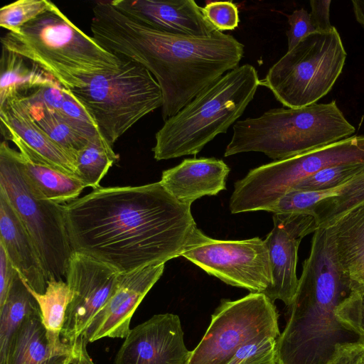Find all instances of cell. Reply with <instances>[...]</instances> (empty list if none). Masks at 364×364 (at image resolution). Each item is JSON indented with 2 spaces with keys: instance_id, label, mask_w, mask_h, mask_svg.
<instances>
[{
  "instance_id": "1",
  "label": "cell",
  "mask_w": 364,
  "mask_h": 364,
  "mask_svg": "<svg viewBox=\"0 0 364 364\" xmlns=\"http://www.w3.org/2000/svg\"><path fill=\"white\" fill-rule=\"evenodd\" d=\"M191 206L160 181L100 187L65 204L73 252L121 274L180 257L197 228Z\"/></svg>"
},
{
  "instance_id": "2",
  "label": "cell",
  "mask_w": 364,
  "mask_h": 364,
  "mask_svg": "<svg viewBox=\"0 0 364 364\" xmlns=\"http://www.w3.org/2000/svg\"><path fill=\"white\" fill-rule=\"evenodd\" d=\"M92 11L93 38L119 58L144 66L159 83L164 122L237 68L244 55L243 44L219 31L207 36L161 31L126 16L111 1H97Z\"/></svg>"
},
{
  "instance_id": "3",
  "label": "cell",
  "mask_w": 364,
  "mask_h": 364,
  "mask_svg": "<svg viewBox=\"0 0 364 364\" xmlns=\"http://www.w3.org/2000/svg\"><path fill=\"white\" fill-rule=\"evenodd\" d=\"M354 291L332 233L318 228L303 262L286 326L277 339V364H328L338 344L358 341L360 336L336 314Z\"/></svg>"
},
{
  "instance_id": "4",
  "label": "cell",
  "mask_w": 364,
  "mask_h": 364,
  "mask_svg": "<svg viewBox=\"0 0 364 364\" xmlns=\"http://www.w3.org/2000/svg\"><path fill=\"white\" fill-rule=\"evenodd\" d=\"M1 46L36 64L68 90L83 88L100 75L117 72L122 59L101 46L54 4L16 31Z\"/></svg>"
},
{
  "instance_id": "5",
  "label": "cell",
  "mask_w": 364,
  "mask_h": 364,
  "mask_svg": "<svg viewBox=\"0 0 364 364\" xmlns=\"http://www.w3.org/2000/svg\"><path fill=\"white\" fill-rule=\"evenodd\" d=\"M257 70L244 64L208 87L156 133V160L196 155L242 115L259 86Z\"/></svg>"
},
{
  "instance_id": "6",
  "label": "cell",
  "mask_w": 364,
  "mask_h": 364,
  "mask_svg": "<svg viewBox=\"0 0 364 364\" xmlns=\"http://www.w3.org/2000/svg\"><path fill=\"white\" fill-rule=\"evenodd\" d=\"M232 130L225 157L255 151L277 161L350 137L355 129L333 100L271 109L259 117L237 121Z\"/></svg>"
},
{
  "instance_id": "7",
  "label": "cell",
  "mask_w": 364,
  "mask_h": 364,
  "mask_svg": "<svg viewBox=\"0 0 364 364\" xmlns=\"http://www.w3.org/2000/svg\"><path fill=\"white\" fill-rule=\"evenodd\" d=\"M122 59L117 72L97 75L86 87L68 90L112 146L136 122L163 104L161 87L150 72L140 64Z\"/></svg>"
},
{
  "instance_id": "8",
  "label": "cell",
  "mask_w": 364,
  "mask_h": 364,
  "mask_svg": "<svg viewBox=\"0 0 364 364\" xmlns=\"http://www.w3.org/2000/svg\"><path fill=\"white\" fill-rule=\"evenodd\" d=\"M347 53L336 27L304 38L268 70L259 85L267 87L284 107L316 103L342 73Z\"/></svg>"
},
{
  "instance_id": "9",
  "label": "cell",
  "mask_w": 364,
  "mask_h": 364,
  "mask_svg": "<svg viewBox=\"0 0 364 364\" xmlns=\"http://www.w3.org/2000/svg\"><path fill=\"white\" fill-rule=\"evenodd\" d=\"M0 190L32 238L48 282L65 278L73 254L65 218V204L38 197L23 171V158L6 141L0 146Z\"/></svg>"
},
{
  "instance_id": "10",
  "label": "cell",
  "mask_w": 364,
  "mask_h": 364,
  "mask_svg": "<svg viewBox=\"0 0 364 364\" xmlns=\"http://www.w3.org/2000/svg\"><path fill=\"white\" fill-rule=\"evenodd\" d=\"M355 163L364 164V135L262 165L235 183L230 212L269 211L301 180L329 166Z\"/></svg>"
},
{
  "instance_id": "11",
  "label": "cell",
  "mask_w": 364,
  "mask_h": 364,
  "mask_svg": "<svg viewBox=\"0 0 364 364\" xmlns=\"http://www.w3.org/2000/svg\"><path fill=\"white\" fill-rule=\"evenodd\" d=\"M279 314L263 293L223 299L187 364H228L242 346L257 338L280 335Z\"/></svg>"
},
{
  "instance_id": "12",
  "label": "cell",
  "mask_w": 364,
  "mask_h": 364,
  "mask_svg": "<svg viewBox=\"0 0 364 364\" xmlns=\"http://www.w3.org/2000/svg\"><path fill=\"white\" fill-rule=\"evenodd\" d=\"M181 257L223 282L252 293L265 294L272 286L268 250L259 237L215 240L196 228Z\"/></svg>"
},
{
  "instance_id": "13",
  "label": "cell",
  "mask_w": 364,
  "mask_h": 364,
  "mask_svg": "<svg viewBox=\"0 0 364 364\" xmlns=\"http://www.w3.org/2000/svg\"><path fill=\"white\" fill-rule=\"evenodd\" d=\"M120 274L105 263L73 252L65 276L72 297L61 333L64 342L87 343L83 334L114 292Z\"/></svg>"
},
{
  "instance_id": "14",
  "label": "cell",
  "mask_w": 364,
  "mask_h": 364,
  "mask_svg": "<svg viewBox=\"0 0 364 364\" xmlns=\"http://www.w3.org/2000/svg\"><path fill=\"white\" fill-rule=\"evenodd\" d=\"M187 349L178 315L156 314L131 329L114 364H187Z\"/></svg>"
},
{
  "instance_id": "15",
  "label": "cell",
  "mask_w": 364,
  "mask_h": 364,
  "mask_svg": "<svg viewBox=\"0 0 364 364\" xmlns=\"http://www.w3.org/2000/svg\"><path fill=\"white\" fill-rule=\"evenodd\" d=\"M274 226L264 240L269 252L273 283L265 295L274 303L292 304L299 285L298 250L304 237L318 228L313 215L273 214Z\"/></svg>"
},
{
  "instance_id": "16",
  "label": "cell",
  "mask_w": 364,
  "mask_h": 364,
  "mask_svg": "<svg viewBox=\"0 0 364 364\" xmlns=\"http://www.w3.org/2000/svg\"><path fill=\"white\" fill-rule=\"evenodd\" d=\"M1 134L33 163L77 177V160L55 142L36 122L23 96L0 105Z\"/></svg>"
},
{
  "instance_id": "17",
  "label": "cell",
  "mask_w": 364,
  "mask_h": 364,
  "mask_svg": "<svg viewBox=\"0 0 364 364\" xmlns=\"http://www.w3.org/2000/svg\"><path fill=\"white\" fill-rule=\"evenodd\" d=\"M164 267L165 263L155 264L120 274L114 292L86 328L83 334L86 341L125 338L135 311L161 277Z\"/></svg>"
},
{
  "instance_id": "18",
  "label": "cell",
  "mask_w": 364,
  "mask_h": 364,
  "mask_svg": "<svg viewBox=\"0 0 364 364\" xmlns=\"http://www.w3.org/2000/svg\"><path fill=\"white\" fill-rule=\"evenodd\" d=\"M112 5L133 20L161 31L207 36L218 30L193 0H114Z\"/></svg>"
},
{
  "instance_id": "19",
  "label": "cell",
  "mask_w": 364,
  "mask_h": 364,
  "mask_svg": "<svg viewBox=\"0 0 364 364\" xmlns=\"http://www.w3.org/2000/svg\"><path fill=\"white\" fill-rule=\"evenodd\" d=\"M0 364H95L87 351L55 347L41 312L27 317L11 336Z\"/></svg>"
},
{
  "instance_id": "20",
  "label": "cell",
  "mask_w": 364,
  "mask_h": 364,
  "mask_svg": "<svg viewBox=\"0 0 364 364\" xmlns=\"http://www.w3.org/2000/svg\"><path fill=\"white\" fill-rule=\"evenodd\" d=\"M230 168L215 158L186 159L162 172L161 183L178 202L191 205L205 196H216L226 189Z\"/></svg>"
},
{
  "instance_id": "21",
  "label": "cell",
  "mask_w": 364,
  "mask_h": 364,
  "mask_svg": "<svg viewBox=\"0 0 364 364\" xmlns=\"http://www.w3.org/2000/svg\"><path fill=\"white\" fill-rule=\"evenodd\" d=\"M0 244L28 287L36 293L43 294L48 285V279L39 253L32 238L1 190Z\"/></svg>"
},
{
  "instance_id": "22",
  "label": "cell",
  "mask_w": 364,
  "mask_h": 364,
  "mask_svg": "<svg viewBox=\"0 0 364 364\" xmlns=\"http://www.w3.org/2000/svg\"><path fill=\"white\" fill-rule=\"evenodd\" d=\"M339 261L355 290L364 289V205L330 229Z\"/></svg>"
},
{
  "instance_id": "23",
  "label": "cell",
  "mask_w": 364,
  "mask_h": 364,
  "mask_svg": "<svg viewBox=\"0 0 364 364\" xmlns=\"http://www.w3.org/2000/svg\"><path fill=\"white\" fill-rule=\"evenodd\" d=\"M0 105L28 91L59 84L36 64L1 46Z\"/></svg>"
},
{
  "instance_id": "24",
  "label": "cell",
  "mask_w": 364,
  "mask_h": 364,
  "mask_svg": "<svg viewBox=\"0 0 364 364\" xmlns=\"http://www.w3.org/2000/svg\"><path fill=\"white\" fill-rule=\"evenodd\" d=\"M314 216L318 228L330 229L364 205V169L339 186L314 192Z\"/></svg>"
},
{
  "instance_id": "25",
  "label": "cell",
  "mask_w": 364,
  "mask_h": 364,
  "mask_svg": "<svg viewBox=\"0 0 364 364\" xmlns=\"http://www.w3.org/2000/svg\"><path fill=\"white\" fill-rule=\"evenodd\" d=\"M23 171L32 191L40 198L60 203L77 198L85 188L77 177L23 156Z\"/></svg>"
},
{
  "instance_id": "26",
  "label": "cell",
  "mask_w": 364,
  "mask_h": 364,
  "mask_svg": "<svg viewBox=\"0 0 364 364\" xmlns=\"http://www.w3.org/2000/svg\"><path fill=\"white\" fill-rule=\"evenodd\" d=\"M30 290L38 302L49 341L56 348L87 351L86 343H65L61 337L66 311L72 297L66 282L49 280L43 294Z\"/></svg>"
},
{
  "instance_id": "27",
  "label": "cell",
  "mask_w": 364,
  "mask_h": 364,
  "mask_svg": "<svg viewBox=\"0 0 364 364\" xmlns=\"http://www.w3.org/2000/svg\"><path fill=\"white\" fill-rule=\"evenodd\" d=\"M39 312L36 299L18 273L0 306V361L4 359L9 342L18 328L27 317Z\"/></svg>"
},
{
  "instance_id": "28",
  "label": "cell",
  "mask_w": 364,
  "mask_h": 364,
  "mask_svg": "<svg viewBox=\"0 0 364 364\" xmlns=\"http://www.w3.org/2000/svg\"><path fill=\"white\" fill-rule=\"evenodd\" d=\"M36 122L58 145L74 156L93 139L94 136L79 128L58 112L23 96ZM99 135V134H98Z\"/></svg>"
},
{
  "instance_id": "29",
  "label": "cell",
  "mask_w": 364,
  "mask_h": 364,
  "mask_svg": "<svg viewBox=\"0 0 364 364\" xmlns=\"http://www.w3.org/2000/svg\"><path fill=\"white\" fill-rule=\"evenodd\" d=\"M118 159L112 146L99 134L77 154V176L85 188H100V181Z\"/></svg>"
},
{
  "instance_id": "30",
  "label": "cell",
  "mask_w": 364,
  "mask_h": 364,
  "mask_svg": "<svg viewBox=\"0 0 364 364\" xmlns=\"http://www.w3.org/2000/svg\"><path fill=\"white\" fill-rule=\"evenodd\" d=\"M363 169L364 164L360 163L329 166L301 180L291 190L318 192L332 189L348 181Z\"/></svg>"
},
{
  "instance_id": "31",
  "label": "cell",
  "mask_w": 364,
  "mask_h": 364,
  "mask_svg": "<svg viewBox=\"0 0 364 364\" xmlns=\"http://www.w3.org/2000/svg\"><path fill=\"white\" fill-rule=\"evenodd\" d=\"M47 0H18L4 6L0 10V26L16 31L53 7Z\"/></svg>"
},
{
  "instance_id": "32",
  "label": "cell",
  "mask_w": 364,
  "mask_h": 364,
  "mask_svg": "<svg viewBox=\"0 0 364 364\" xmlns=\"http://www.w3.org/2000/svg\"><path fill=\"white\" fill-rule=\"evenodd\" d=\"M277 338H257L242 346L228 364H277Z\"/></svg>"
},
{
  "instance_id": "33",
  "label": "cell",
  "mask_w": 364,
  "mask_h": 364,
  "mask_svg": "<svg viewBox=\"0 0 364 364\" xmlns=\"http://www.w3.org/2000/svg\"><path fill=\"white\" fill-rule=\"evenodd\" d=\"M206 19L219 31H232L238 26V9L232 1H208L202 8Z\"/></svg>"
},
{
  "instance_id": "34",
  "label": "cell",
  "mask_w": 364,
  "mask_h": 364,
  "mask_svg": "<svg viewBox=\"0 0 364 364\" xmlns=\"http://www.w3.org/2000/svg\"><path fill=\"white\" fill-rule=\"evenodd\" d=\"M289 28L287 31L288 50H291L304 38L316 32L310 14L304 9L294 10L287 16Z\"/></svg>"
},
{
  "instance_id": "35",
  "label": "cell",
  "mask_w": 364,
  "mask_h": 364,
  "mask_svg": "<svg viewBox=\"0 0 364 364\" xmlns=\"http://www.w3.org/2000/svg\"><path fill=\"white\" fill-rule=\"evenodd\" d=\"M328 364H364V345L358 341L338 344Z\"/></svg>"
},
{
  "instance_id": "36",
  "label": "cell",
  "mask_w": 364,
  "mask_h": 364,
  "mask_svg": "<svg viewBox=\"0 0 364 364\" xmlns=\"http://www.w3.org/2000/svg\"><path fill=\"white\" fill-rule=\"evenodd\" d=\"M18 273L0 244V306L4 303Z\"/></svg>"
},
{
  "instance_id": "37",
  "label": "cell",
  "mask_w": 364,
  "mask_h": 364,
  "mask_svg": "<svg viewBox=\"0 0 364 364\" xmlns=\"http://www.w3.org/2000/svg\"><path fill=\"white\" fill-rule=\"evenodd\" d=\"M331 3V0L310 1L311 20L317 32H327L334 27L330 22Z\"/></svg>"
},
{
  "instance_id": "38",
  "label": "cell",
  "mask_w": 364,
  "mask_h": 364,
  "mask_svg": "<svg viewBox=\"0 0 364 364\" xmlns=\"http://www.w3.org/2000/svg\"><path fill=\"white\" fill-rule=\"evenodd\" d=\"M351 3L355 19L364 28V0H352Z\"/></svg>"
},
{
  "instance_id": "39",
  "label": "cell",
  "mask_w": 364,
  "mask_h": 364,
  "mask_svg": "<svg viewBox=\"0 0 364 364\" xmlns=\"http://www.w3.org/2000/svg\"><path fill=\"white\" fill-rule=\"evenodd\" d=\"M358 341L364 345V336H360V338L358 340Z\"/></svg>"
}]
</instances>
